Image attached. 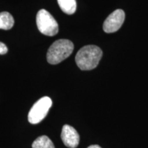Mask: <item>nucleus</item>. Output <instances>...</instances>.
Masks as SVG:
<instances>
[{
  "label": "nucleus",
  "instance_id": "7ed1b4c3",
  "mask_svg": "<svg viewBox=\"0 0 148 148\" xmlns=\"http://www.w3.org/2000/svg\"><path fill=\"white\" fill-rule=\"evenodd\" d=\"M36 25L38 30L46 36H52L58 32V24L48 11L41 9L36 14Z\"/></svg>",
  "mask_w": 148,
  "mask_h": 148
},
{
  "label": "nucleus",
  "instance_id": "0eeeda50",
  "mask_svg": "<svg viewBox=\"0 0 148 148\" xmlns=\"http://www.w3.org/2000/svg\"><path fill=\"white\" fill-rule=\"evenodd\" d=\"M14 20L13 16L8 12H0V29L8 30L13 27Z\"/></svg>",
  "mask_w": 148,
  "mask_h": 148
},
{
  "label": "nucleus",
  "instance_id": "9d476101",
  "mask_svg": "<svg viewBox=\"0 0 148 148\" xmlns=\"http://www.w3.org/2000/svg\"><path fill=\"white\" fill-rule=\"evenodd\" d=\"M8 52V47L3 42H0V55L5 54Z\"/></svg>",
  "mask_w": 148,
  "mask_h": 148
},
{
  "label": "nucleus",
  "instance_id": "423d86ee",
  "mask_svg": "<svg viewBox=\"0 0 148 148\" xmlns=\"http://www.w3.org/2000/svg\"><path fill=\"white\" fill-rule=\"evenodd\" d=\"M61 138L67 147L76 148L79 145V135L75 129L69 125H64L62 127Z\"/></svg>",
  "mask_w": 148,
  "mask_h": 148
},
{
  "label": "nucleus",
  "instance_id": "f257e3e1",
  "mask_svg": "<svg viewBox=\"0 0 148 148\" xmlns=\"http://www.w3.org/2000/svg\"><path fill=\"white\" fill-rule=\"evenodd\" d=\"M102 55V51L99 47L86 45L77 51L75 56V62L81 70L89 71L97 67Z\"/></svg>",
  "mask_w": 148,
  "mask_h": 148
},
{
  "label": "nucleus",
  "instance_id": "20e7f679",
  "mask_svg": "<svg viewBox=\"0 0 148 148\" xmlns=\"http://www.w3.org/2000/svg\"><path fill=\"white\" fill-rule=\"evenodd\" d=\"M52 105V101L49 97H43L34 103L29 110L28 121L32 124L40 123L47 116L49 108Z\"/></svg>",
  "mask_w": 148,
  "mask_h": 148
},
{
  "label": "nucleus",
  "instance_id": "6e6552de",
  "mask_svg": "<svg viewBox=\"0 0 148 148\" xmlns=\"http://www.w3.org/2000/svg\"><path fill=\"white\" fill-rule=\"evenodd\" d=\"M58 5L64 13L73 14L76 11V1L75 0H57Z\"/></svg>",
  "mask_w": 148,
  "mask_h": 148
},
{
  "label": "nucleus",
  "instance_id": "9b49d317",
  "mask_svg": "<svg viewBox=\"0 0 148 148\" xmlns=\"http://www.w3.org/2000/svg\"><path fill=\"white\" fill-rule=\"evenodd\" d=\"M87 148H101L100 146L97 145H90L89 147H88Z\"/></svg>",
  "mask_w": 148,
  "mask_h": 148
},
{
  "label": "nucleus",
  "instance_id": "f03ea898",
  "mask_svg": "<svg viewBox=\"0 0 148 148\" xmlns=\"http://www.w3.org/2000/svg\"><path fill=\"white\" fill-rule=\"evenodd\" d=\"M73 48V44L71 40L66 39L56 40L47 51V62L51 64L60 63L71 54Z\"/></svg>",
  "mask_w": 148,
  "mask_h": 148
},
{
  "label": "nucleus",
  "instance_id": "39448f33",
  "mask_svg": "<svg viewBox=\"0 0 148 148\" xmlns=\"http://www.w3.org/2000/svg\"><path fill=\"white\" fill-rule=\"evenodd\" d=\"M125 20V12L121 9L112 12L103 24V31L106 33H113L119 30Z\"/></svg>",
  "mask_w": 148,
  "mask_h": 148
},
{
  "label": "nucleus",
  "instance_id": "1a4fd4ad",
  "mask_svg": "<svg viewBox=\"0 0 148 148\" xmlns=\"http://www.w3.org/2000/svg\"><path fill=\"white\" fill-rule=\"evenodd\" d=\"M32 148H55L51 140L47 136H40L33 142Z\"/></svg>",
  "mask_w": 148,
  "mask_h": 148
}]
</instances>
